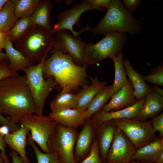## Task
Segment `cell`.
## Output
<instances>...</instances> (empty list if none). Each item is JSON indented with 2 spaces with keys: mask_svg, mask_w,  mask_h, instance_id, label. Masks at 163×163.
<instances>
[{
  "mask_svg": "<svg viewBox=\"0 0 163 163\" xmlns=\"http://www.w3.org/2000/svg\"><path fill=\"white\" fill-rule=\"evenodd\" d=\"M0 110L10 123L23 126L34 113V102L25 75L10 76L0 81Z\"/></svg>",
  "mask_w": 163,
  "mask_h": 163,
  "instance_id": "1",
  "label": "cell"
},
{
  "mask_svg": "<svg viewBox=\"0 0 163 163\" xmlns=\"http://www.w3.org/2000/svg\"><path fill=\"white\" fill-rule=\"evenodd\" d=\"M86 69L76 64L69 54L52 50L50 57L44 62L43 77L53 76L62 89L72 91L88 85Z\"/></svg>",
  "mask_w": 163,
  "mask_h": 163,
  "instance_id": "2",
  "label": "cell"
},
{
  "mask_svg": "<svg viewBox=\"0 0 163 163\" xmlns=\"http://www.w3.org/2000/svg\"><path fill=\"white\" fill-rule=\"evenodd\" d=\"M107 9L101 21L91 27L94 34L105 36L113 32L136 35L142 31V23L130 13L120 0H111Z\"/></svg>",
  "mask_w": 163,
  "mask_h": 163,
  "instance_id": "3",
  "label": "cell"
},
{
  "mask_svg": "<svg viewBox=\"0 0 163 163\" xmlns=\"http://www.w3.org/2000/svg\"><path fill=\"white\" fill-rule=\"evenodd\" d=\"M54 41V36L50 31L33 24L15 45L16 49L35 65L46 58Z\"/></svg>",
  "mask_w": 163,
  "mask_h": 163,
  "instance_id": "4",
  "label": "cell"
},
{
  "mask_svg": "<svg viewBox=\"0 0 163 163\" xmlns=\"http://www.w3.org/2000/svg\"><path fill=\"white\" fill-rule=\"evenodd\" d=\"M128 40L125 33L112 32L95 43H91L86 44L84 53L83 66L99 64L107 58L117 56Z\"/></svg>",
  "mask_w": 163,
  "mask_h": 163,
  "instance_id": "5",
  "label": "cell"
},
{
  "mask_svg": "<svg viewBox=\"0 0 163 163\" xmlns=\"http://www.w3.org/2000/svg\"><path fill=\"white\" fill-rule=\"evenodd\" d=\"M45 59L24 71L34 102V113L39 116L43 115L46 100L50 92L58 85L53 77L50 76L46 80L44 78L43 66Z\"/></svg>",
  "mask_w": 163,
  "mask_h": 163,
  "instance_id": "6",
  "label": "cell"
},
{
  "mask_svg": "<svg viewBox=\"0 0 163 163\" xmlns=\"http://www.w3.org/2000/svg\"><path fill=\"white\" fill-rule=\"evenodd\" d=\"M78 134L76 129L56 123L47 142L49 152H57L60 163H75L74 149Z\"/></svg>",
  "mask_w": 163,
  "mask_h": 163,
  "instance_id": "7",
  "label": "cell"
},
{
  "mask_svg": "<svg viewBox=\"0 0 163 163\" xmlns=\"http://www.w3.org/2000/svg\"><path fill=\"white\" fill-rule=\"evenodd\" d=\"M115 126L125 135L135 148L153 141L157 137L150 122L125 119L112 120Z\"/></svg>",
  "mask_w": 163,
  "mask_h": 163,
  "instance_id": "8",
  "label": "cell"
},
{
  "mask_svg": "<svg viewBox=\"0 0 163 163\" xmlns=\"http://www.w3.org/2000/svg\"><path fill=\"white\" fill-rule=\"evenodd\" d=\"M54 41L51 50H56L72 56L74 62L79 66L84 62V53L86 45L79 36L76 38L66 30H59L55 34Z\"/></svg>",
  "mask_w": 163,
  "mask_h": 163,
  "instance_id": "9",
  "label": "cell"
},
{
  "mask_svg": "<svg viewBox=\"0 0 163 163\" xmlns=\"http://www.w3.org/2000/svg\"><path fill=\"white\" fill-rule=\"evenodd\" d=\"M56 123L49 116L32 114L25 126L30 132L31 139L35 142L44 152H49L48 139L53 132Z\"/></svg>",
  "mask_w": 163,
  "mask_h": 163,
  "instance_id": "10",
  "label": "cell"
},
{
  "mask_svg": "<svg viewBox=\"0 0 163 163\" xmlns=\"http://www.w3.org/2000/svg\"><path fill=\"white\" fill-rule=\"evenodd\" d=\"M89 10H91V7L88 0L75 4L71 8L62 11L57 15L58 21L55 24L50 33L53 35L61 30H69L71 32L74 37L77 38L81 33L88 30V26L79 32L74 30L73 26L79 21L82 14Z\"/></svg>",
  "mask_w": 163,
  "mask_h": 163,
  "instance_id": "11",
  "label": "cell"
},
{
  "mask_svg": "<svg viewBox=\"0 0 163 163\" xmlns=\"http://www.w3.org/2000/svg\"><path fill=\"white\" fill-rule=\"evenodd\" d=\"M136 150L135 147L125 135L117 128L108 152L105 163L130 162Z\"/></svg>",
  "mask_w": 163,
  "mask_h": 163,
  "instance_id": "12",
  "label": "cell"
},
{
  "mask_svg": "<svg viewBox=\"0 0 163 163\" xmlns=\"http://www.w3.org/2000/svg\"><path fill=\"white\" fill-rule=\"evenodd\" d=\"M97 113L114 111L130 107L139 101L136 99L132 85L129 80L120 88Z\"/></svg>",
  "mask_w": 163,
  "mask_h": 163,
  "instance_id": "13",
  "label": "cell"
},
{
  "mask_svg": "<svg viewBox=\"0 0 163 163\" xmlns=\"http://www.w3.org/2000/svg\"><path fill=\"white\" fill-rule=\"evenodd\" d=\"M83 125L78 134L75 145L74 157L75 163L82 161L88 155L96 136L95 127L91 118Z\"/></svg>",
  "mask_w": 163,
  "mask_h": 163,
  "instance_id": "14",
  "label": "cell"
},
{
  "mask_svg": "<svg viewBox=\"0 0 163 163\" xmlns=\"http://www.w3.org/2000/svg\"><path fill=\"white\" fill-rule=\"evenodd\" d=\"M87 110L66 108L51 110L49 116L57 123L77 129L86 121L84 115Z\"/></svg>",
  "mask_w": 163,
  "mask_h": 163,
  "instance_id": "15",
  "label": "cell"
},
{
  "mask_svg": "<svg viewBox=\"0 0 163 163\" xmlns=\"http://www.w3.org/2000/svg\"><path fill=\"white\" fill-rule=\"evenodd\" d=\"M144 98L133 105L114 111L96 113L91 118L94 126L104 122L114 120L125 119H134L140 110Z\"/></svg>",
  "mask_w": 163,
  "mask_h": 163,
  "instance_id": "16",
  "label": "cell"
},
{
  "mask_svg": "<svg viewBox=\"0 0 163 163\" xmlns=\"http://www.w3.org/2000/svg\"><path fill=\"white\" fill-rule=\"evenodd\" d=\"M29 131L25 126L21 125L16 131L6 135L4 139L6 145L17 152L22 158L23 163H31L27 155L28 152L26 150L27 136Z\"/></svg>",
  "mask_w": 163,
  "mask_h": 163,
  "instance_id": "17",
  "label": "cell"
},
{
  "mask_svg": "<svg viewBox=\"0 0 163 163\" xmlns=\"http://www.w3.org/2000/svg\"><path fill=\"white\" fill-rule=\"evenodd\" d=\"M163 108V97L151 90L144 98L141 108L134 119L145 121L157 116Z\"/></svg>",
  "mask_w": 163,
  "mask_h": 163,
  "instance_id": "18",
  "label": "cell"
},
{
  "mask_svg": "<svg viewBox=\"0 0 163 163\" xmlns=\"http://www.w3.org/2000/svg\"><path fill=\"white\" fill-rule=\"evenodd\" d=\"M163 152L162 138H157L153 141L136 150L131 160L145 163H155Z\"/></svg>",
  "mask_w": 163,
  "mask_h": 163,
  "instance_id": "19",
  "label": "cell"
},
{
  "mask_svg": "<svg viewBox=\"0 0 163 163\" xmlns=\"http://www.w3.org/2000/svg\"><path fill=\"white\" fill-rule=\"evenodd\" d=\"M89 78L91 85H85L82 87V89L77 94L78 100L73 109L87 110L96 94L107 85L106 81L101 82L97 77Z\"/></svg>",
  "mask_w": 163,
  "mask_h": 163,
  "instance_id": "20",
  "label": "cell"
},
{
  "mask_svg": "<svg viewBox=\"0 0 163 163\" xmlns=\"http://www.w3.org/2000/svg\"><path fill=\"white\" fill-rule=\"evenodd\" d=\"M123 64L133 88L136 99L138 101L142 100L151 90L150 86L143 80V76L135 70L129 60L123 59Z\"/></svg>",
  "mask_w": 163,
  "mask_h": 163,
  "instance_id": "21",
  "label": "cell"
},
{
  "mask_svg": "<svg viewBox=\"0 0 163 163\" xmlns=\"http://www.w3.org/2000/svg\"><path fill=\"white\" fill-rule=\"evenodd\" d=\"M95 126L98 128V145L103 160L105 163L116 130V126L113 121L110 120Z\"/></svg>",
  "mask_w": 163,
  "mask_h": 163,
  "instance_id": "22",
  "label": "cell"
},
{
  "mask_svg": "<svg viewBox=\"0 0 163 163\" xmlns=\"http://www.w3.org/2000/svg\"><path fill=\"white\" fill-rule=\"evenodd\" d=\"M12 43L7 36L4 42L3 48L10 61L9 67L15 72L19 70L24 71L27 68L34 65L13 47Z\"/></svg>",
  "mask_w": 163,
  "mask_h": 163,
  "instance_id": "23",
  "label": "cell"
},
{
  "mask_svg": "<svg viewBox=\"0 0 163 163\" xmlns=\"http://www.w3.org/2000/svg\"><path fill=\"white\" fill-rule=\"evenodd\" d=\"M50 0H40L38 7L31 15L33 24L43 27L50 32L52 30L50 22L52 9Z\"/></svg>",
  "mask_w": 163,
  "mask_h": 163,
  "instance_id": "24",
  "label": "cell"
},
{
  "mask_svg": "<svg viewBox=\"0 0 163 163\" xmlns=\"http://www.w3.org/2000/svg\"><path fill=\"white\" fill-rule=\"evenodd\" d=\"M113 84L106 86L101 90L94 97L84 115L86 121L98 112L113 96Z\"/></svg>",
  "mask_w": 163,
  "mask_h": 163,
  "instance_id": "25",
  "label": "cell"
},
{
  "mask_svg": "<svg viewBox=\"0 0 163 163\" xmlns=\"http://www.w3.org/2000/svg\"><path fill=\"white\" fill-rule=\"evenodd\" d=\"M78 98L77 94H74L72 91L62 89L50 103L51 110L73 109L77 102Z\"/></svg>",
  "mask_w": 163,
  "mask_h": 163,
  "instance_id": "26",
  "label": "cell"
},
{
  "mask_svg": "<svg viewBox=\"0 0 163 163\" xmlns=\"http://www.w3.org/2000/svg\"><path fill=\"white\" fill-rule=\"evenodd\" d=\"M123 54L121 53L110 58L113 62L115 67L114 81L112 88L113 96L126 84L129 80L123 64Z\"/></svg>",
  "mask_w": 163,
  "mask_h": 163,
  "instance_id": "27",
  "label": "cell"
},
{
  "mask_svg": "<svg viewBox=\"0 0 163 163\" xmlns=\"http://www.w3.org/2000/svg\"><path fill=\"white\" fill-rule=\"evenodd\" d=\"M14 5L9 0L0 11V30L8 32L17 20Z\"/></svg>",
  "mask_w": 163,
  "mask_h": 163,
  "instance_id": "28",
  "label": "cell"
},
{
  "mask_svg": "<svg viewBox=\"0 0 163 163\" xmlns=\"http://www.w3.org/2000/svg\"><path fill=\"white\" fill-rule=\"evenodd\" d=\"M14 7L17 19L30 17L35 11L40 0H11Z\"/></svg>",
  "mask_w": 163,
  "mask_h": 163,
  "instance_id": "29",
  "label": "cell"
},
{
  "mask_svg": "<svg viewBox=\"0 0 163 163\" xmlns=\"http://www.w3.org/2000/svg\"><path fill=\"white\" fill-rule=\"evenodd\" d=\"M32 25L31 17L20 18L9 30L7 36L12 43L16 42Z\"/></svg>",
  "mask_w": 163,
  "mask_h": 163,
  "instance_id": "30",
  "label": "cell"
},
{
  "mask_svg": "<svg viewBox=\"0 0 163 163\" xmlns=\"http://www.w3.org/2000/svg\"><path fill=\"white\" fill-rule=\"evenodd\" d=\"M27 144L31 146L36 156L37 163H60L58 153L56 152L46 153L41 151L31 139L28 133Z\"/></svg>",
  "mask_w": 163,
  "mask_h": 163,
  "instance_id": "31",
  "label": "cell"
},
{
  "mask_svg": "<svg viewBox=\"0 0 163 163\" xmlns=\"http://www.w3.org/2000/svg\"><path fill=\"white\" fill-rule=\"evenodd\" d=\"M143 80L159 87L163 86V64L156 68L152 69L150 74L142 77Z\"/></svg>",
  "mask_w": 163,
  "mask_h": 163,
  "instance_id": "32",
  "label": "cell"
},
{
  "mask_svg": "<svg viewBox=\"0 0 163 163\" xmlns=\"http://www.w3.org/2000/svg\"><path fill=\"white\" fill-rule=\"evenodd\" d=\"M99 149L97 140L95 136L88 155L82 161L75 163H102L100 158Z\"/></svg>",
  "mask_w": 163,
  "mask_h": 163,
  "instance_id": "33",
  "label": "cell"
},
{
  "mask_svg": "<svg viewBox=\"0 0 163 163\" xmlns=\"http://www.w3.org/2000/svg\"><path fill=\"white\" fill-rule=\"evenodd\" d=\"M18 74L12 70L5 61L0 62V81L10 76L16 75Z\"/></svg>",
  "mask_w": 163,
  "mask_h": 163,
  "instance_id": "34",
  "label": "cell"
},
{
  "mask_svg": "<svg viewBox=\"0 0 163 163\" xmlns=\"http://www.w3.org/2000/svg\"><path fill=\"white\" fill-rule=\"evenodd\" d=\"M152 128L155 131L160 133L162 136H163V113L152 118Z\"/></svg>",
  "mask_w": 163,
  "mask_h": 163,
  "instance_id": "35",
  "label": "cell"
},
{
  "mask_svg": "<svg viewBox=\"0 0 163 163\" xmlns=\"http://www.w3.org/2000/svg\"><path fill=\"white\" fill-rule=\"evenodd\" d=\"M121 2L126 10L132 14L141 5V0H123Z\"/></svg>",
  "mask_w": 163,
  "mask_h": 163,
  "instance_id": "36",
  "label": "cell"
},
{
  "mask_svg": "<svg viewBox=\"0 0 163 163\" xmlns=\"http://www.w3.org/2000/svg\"><path fill=\"white\" fill-rule=\"evenodd\" d=\"M111 0H88L90 4L91 10L100 9L101 7L107 8Z\"/></svg>",
  "mask_w": 163,
  "mask_h": 163,
  "instance_id": "37",
  "label": "cell"
},
{
  "mask_svg": "<svg viewBox=\"0 0 163 163\" xmlns=\"http://www.w3.org/2000/svg\"><path fill=\"white\" fill-rule=\"evenodd\" d=\"M0 124L1 126H7L10 129V133L16 131L21 126V125L19 124H12L10 123L8 121L7 118L2 115L0 110Z\"/></svg>",
  "mask_w": 163,
  "mask_h": 163,
  "instance_id": "38",
  "label": "cell"
},
{
  "mask_svg": "<svg viewBox=\"0 0 163 163\" xmlns=\"http://www.w3.org/2000/svg\"><path fill=\"white\" fill-rule=\"evenodd\" d=\"M5 143L4 137L0 134V156L3 159L5 163H10L8 156L6 154Z\"/></svg>",
  "mask_w": 163,
  "mask_h": 163,
  "instance_id": "39",
  "label": "cell"
},
{
  "mask_svg": "<svg viewBox=\"0 0 163 163\" xmlns=\"http://www.w3.org/2000/svg\"><path fill=\"white\" fill-rule=\"evenodd\" d=\"M18 153L14 150H12L9 155L11 158L12 163H23L22 158L18 155Z\"/></svg>",
  "mask_w": 163,
  "mask_h": 163,
  "instance_id": "40",
  "label": "cell"
},
{
  "mask_svg": "<svg viewBox=\"0 0 163 163\" xmlns=\"http://www.w3.org/2000/svg\"><path fill=\"white\" fill-rule=\"evenodd\" d=\"M8 32H5L0 30V52H2L5 40L7 36Z\"/></svg>",
  "mask_w": 163,
  "mask_h": 163,
  "instance_id": "41",
  "label": "cell"
},
{
  "mask_svg": "<svg viewBox=\"0 0 163 163\" xmlns=\"http://www.w3.org/2000/svg\"><path fill=\"white\" fill-rule=\"evenodd\" d=\"M151 89L163 97V90L156 85H152L150 86Z\"/></svg>",
  "mask_w": 163,
  "mask_h": 163,
  "instance_id": "42",
  "label": "cell"
},
{
  "mask_svg": "<svg viewBox=\"0 0 163 163\" xmlns=\"http://www.w3.org/2000/svg\"><path fill=\"white\" fill-rule=\"evenodd\" d=\"M8 58L6 53L0 52V62L2 61H6Z\"/></svg>",
  "mask_w": 163,
  "mask_h": 163,
  "instance_id": "43",
  "label": "cell"
},
{
  "mask_svg": "<svg viewBox=\"0 0 163 163\" xmlns=\"http://www.w3.org/2000/svg\"><path fill=\"white\" fill-rule=\"evenodd\" d=\"M156 163H163V152H162L158 156Z\"/></svg>",
  "mask_w": 163,
  "mask_h": 163,
  "instance_id": "44",
  "label": "cell"
},
{
  "mask_svg": "<svg viewBox=\"0 0 163 163\" xmlns=\"http://www.w3.org/2000/svg\"><path fill=\"white\" fill-rule=\"evenodd\" d=\"M8 1L9 0H0V11Z\"/></svg>",
  "mask_w": 163,
  "mask_h": 163,
  "instance_id": "45",
  "label": "cell"
},
{
  "mask_svg": "<svg viewBox=\"0 0 163 163\" xmlns=\"http://www.w3.org/2000/svg\"><path fill=\"white\" fill-rule=\"evenodd\" d=\"M130 163H142V162H138V161H135L133 160H131L130 161Z\"/></svg>",
  "mask_w": 163,
  "mask_h": 163,
  "instance_id": "46",
  "label": "cell"
},
{
  "mask_svg": "<svg viewBox=\"0 0 163 163\" xmlns=\"http://www.w3.org/2000/svg\"><path fill=\"white\" fill-rule=\"evenodd\" d=\"M4 161L3 159L0 156V163H4Z\"/></svg>",
  "mask_w": 163,
  "mask_h": 163,
  "instance_id": "47",
  "label": "cell"
},
{
  "mask_svg": "<svg viewBox=\"0 0 163 163\" xmlns=\"http://www.w3.org/2000/svg\"><path fill=\"white\" fill-rule=\"evenodd\" d=\"M130 163V162H129V163Z\"/></svg>",
  "mask_w": 163,
  "mask_h": 163,
  "instance_id": "48",
  "label": "cell"
}]
</instances>
